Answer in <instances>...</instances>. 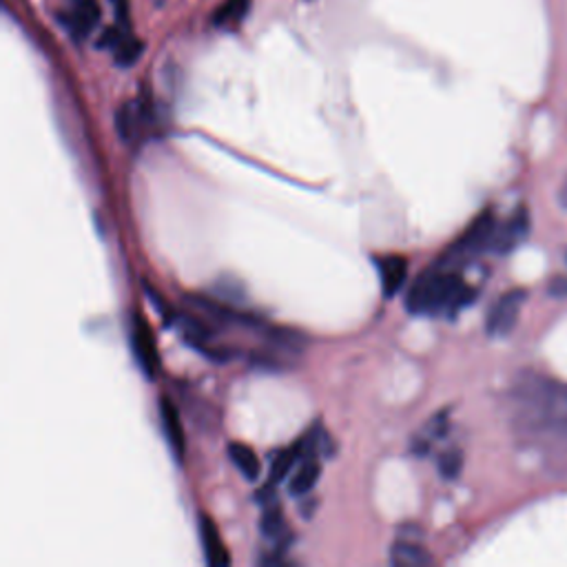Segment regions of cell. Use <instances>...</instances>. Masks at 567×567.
<instances>
[{"label":"cell","mask_w":567,"mask_h":567,"mask_svg":"<svg viewBox=\"0 0 567 567\" xmlns=\"http://www.w3.org/2000/svg\"><path fill=\"white\" fill-rule=\"evenodd\" d=\"M515 401L528 431L567 439V386L543 375H523L515 386Z\"/></svg>","instance_id":"obj_1"},{"label":"cell","mask_w":567,"mask_h":567,"mask_svg":"<svg viewBox=\"0 0 567 567\" xmlns=\"http://www.w3.org/2000/svg\"><path fill=\"white\" fill-rule=\"evenodd\" d=\"M474 291L450 268L435 266L421 273L408 291L406 309L412 315H448L455 317L468 304H472Z\"/></svg>","instance_id":"obj_2"},{"label":"cell","mask_w":567,"mask_h":567,"mask_svg":"<svg viewBox=\"0 0 567 567\" xmlns=\"http://www.w3.org/2000/svg\"><path fill=\"white\" fill-rule=\"evenodd\" d=\"M496 225L490 213L481 216L470 229L468 233L448 251V255L442 260V268H450V266H459L466 260H472L476 253H481L485 246H492V238H494Z\"/></svg>","instance_id":"obj_3"},{"label":"cell","mask_w":567,"mask_h":567,"mask_svg":"<svg viewBox=\"0 0 567 567\" xmlns=\"http://www.w3.org/2000/svg\"><path fill=\"white\" fill-rule=\"evenodd\" d=\"M523 302H526V293L519 291V289L508 291L506 295H502L499 300H496L494 306L487 313V322H485L487 335L506 337L515 328Z\"/></svg>","instance_id":"obj_4"},{"label":"cell","mask_w":567,"mask_h":567,"mask_svg":"<svg viewBox=\"0 0 567 567\" xmlns=\"http://www.w3.org/2000/svg\"><path fill=\"white\" fill-rule=\"evenodd\" d=\"M131 343H133V352H135V360H137L140 369L145 371L147 377H154L156 369H158V348H156L154 333H152L149 324L145 322V317L133 315Z\"/></svg>","instance_id":"obj_5"},{"label":"cell","mask_w":567,"mask_h":567,"mask_svg":"<svg viewBox=\"0 0 567 567\" xmlns=\"http://www.w3.org/2000/svg\"><path fill=\"white\" fill-rule=\"evenodd\" d=\"M98 23H100L98 0H69L64 25L79 40L89 36Z\"/></svg>","instance_id":"obj_6"},{"label":"cell","mask_w":567,"mask_h":567,"mask_svg":"<svg viewBox=\"0 0 567 567\" xmlns=\"http://www.w3.org/2000/svg\"><path fill=\"white\" fill-rule=\"evenodd\" d=\"M528 229H530L528 210H526V208H519V210L515 213V216H512L502 229L494 231L492 249H494L496 253H508V251H512L521 240H526Z\"/></svg>","instance_id":"obj_7"},{"label":"cell","mask_w":567,"mask_h":567,"mask_svg":"<svg viewBox=\"0 0 567 567\" xmlns=\"http://www.w3.org/2000/svg\"><path fill=\"white\" fill-rule=\"evenodd\" d=\"M375 264L379 270L382 293L386 300H390L403 287L406 275H408V262L401 255H386V257H377Z\"/></svg>","instance_id":"obj_8"},{"label":"cell","mask_w":567,"mask_h":567,"mask_svg":"<svg viewBox=\"0 0 567 567\" xmlns=\"http://www.w3.org/2000/svg\"><path fill=\"white\" fill-rule=\"evenodd\" d=\"M160 421H162V431H165L171 453L176 455V459H182L184 457V429H182L178 406L169 397L160 399Z\"/></svg>","instance_id":"obj_9"},{"label":"cell","mask_w":567,"mask_h":567,"mask_svg":"<svg viewBox=\"0 0 567 567\" xmlns=\"http://www.w3.org/2000/svg\"><path fill=\"white\" fill-rule=\"evenodd\" d=\"M200 539H202V547H204V556L208 565H229L231 556L222 543V536L218 532V526L213 523V519H208L206 515L200 517Z\"/></svg>","instance_id":"obj_10"},{"label":"cell","mask_w":567,"mask_h":567,"mask_svg":"<svg viewBox=\"0 0 567 567\" xmlns=\"http://www.w3.org/2000/svg\"><path fill=\"white\" fill-rule=\"evenodd\" d=\"M390 563L395 567H425V565H433V556L431 552L421 547L419 543L414 541H408V539H401L397 541L393 547H390V554H388Z\"/></svg>","instance_id":"obj_11"},{"label":"cell","mask_w":567,"mask_h":567,"mask_svg":"<svg viewBox=\"0 0 567 567\" xmlns=\"http://www.w3.org/2000/svg\"><path fill=\"white\" fill-rule=\"evenodd\" d=\"M319 474H322V468L315 461V457L313 459H304L300 463V468L295 470V474L291 476V481H289V492L293 496H298V499H300V496L304 499V496L317 485Z\"/></svg>","instance_id":"obj_12"},{"label":"cell","mask_w":567,"mask_h":567,"mask_svg":"<svg viewBox=\"0 0 567 567\" xmlns=\"http://www.w3.org/2000/svg\"><path fill=\"white\" fill-rule=\"evenodd\" d=\"M227 453H229L231 463L240 470V474H242L244 479H249V481L260 479V474H262V461H260V457H257L249 446L236 442V444H229V450H227Z\"/></svg>","instance_id":"obj_13"},{"label":"cell","mask_w":567,"mask_h":567,"mask_svg":"<svg viewBox=\"0 0 567 567\" xmlns=\"http://www.w3.org/2000/svg\"><path fill=\"white\" fill-rule=\"evenodd\" d=\"M260 532H262L264 539L277 541V543H279V550H281L284 536H289V532H287V519H284L281 510H279L275 504H270V506L264 508V515H262V519H260ZM281 552H287V550H281Z\"/></svg>","instance_id":"obj_14"},{"label":"cell","mask_w":567,"mask_h":567,"mask_svg":"<svg viewBox=\"0 0 567 567\" xmlns=\"http://www.w3.org/2000/svg\"><path fill=\"white\" fill-rule=\"evenodd\" d=\"M142 116H145V111H142V107H137V105H124V107L118 111V116H116V129H118L120 140L126 142V145L137 135Z\"/></svg>","instance_id":"obj_15"},{"label":"cell","mask_w":567,"mask_h":567,"mask_svg":"<svg viewBox=\"0 0 567 567\" xmlns=\"http://www.w3.org/2000/svg\"><path fill=\"white\" fill-rule=\"evenodd\" d=\"M249 3L251 0H225L220 5V10L213 16V23L218 27H233L238 23H242V19L249 12Z\"/></svg>","instance_id":"obj_16"},{"label":"cell","mask_w":567,"mask_h":567,"mask_svg":"<svg viewBox=\"0 0 567 567\" xmlns=\"http://www.w3.org/2000/svg\"><path fill=\"white\" fill-rule=\"evenodd\" d=\"M298 461H302V457H300V453H298V448H295V446H293L291 450H287V453L277 455V459H275V461H273V466H270L268 483L277 485L279 481L287 479V476L291 474V470H293V466H295Z\"/></svg>","instance_id":"obj_17"},{"label":"cell","mask_w":567,"mask_h":567,"mask_svg":"<svg viewBox=\"0 0 567 567\" xmlns=\"http://www.w3.org/2000/svg\"><path fill=\"white\" fill-rule=\"evenodd\" d=\"M142 43L140 40H135V38H131V36H124L120 43H118V47L113 49L116 51V60H118V64H122V67H131L137 58H140V53H142Z\"/></svg>","instance_id":"obj_18"},{"label":"cell","mask_w":567,"mask_h":567,"mask_svg":"<svg viewBox=\"0 0 567 567\" xmlns=\"http://www.w3.org/2000/svg\"><path fill=\"white\" fill-rule=\"evenodd\" d=\"M463 468V457L459 450H448L439 459V472L444 479H455Z\"/></svg>","instance_id":"obj_19"},{"label":"cell","mask_w":567,"mask_h":567,"mask_svg":"<svg viewBox=\"0 0 567 567\" xmlns=\"http://www.w3.org/2000/svg\"><path fill=\"white\" fill-rule=\"evenodd\" d=\"M558 202L563 204V208H567V178H565V182H563V186L558 191Z\"/></svg>","instance_id":"obj_20"}]
</instances>
